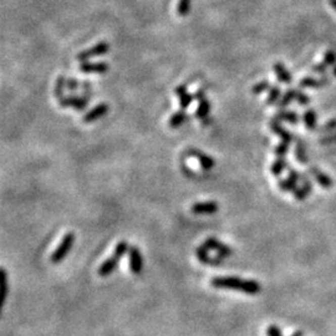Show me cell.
I'll use <instances>...</instances> for the list:
<instances>
[{"mask_svg": "<svg viewBox=\"0 0 336 336\" xmlns=\"http://www.w3.org/2000/svg\"><path fill=\"white\" fill-rule=\"evenodd\" d=\"M294 155L298 162L302 163V165H306V163L309 162L308 153H306V147L300 138H297V141H295Z\"/></svg>", "mask_w": 336, "mask_h": 336, "instance_id": "44dd1931", "label": "cell"}, {"mask_svg": "<svg viewBox=\"0 0 336 336\" xmlns=\"http://www.w3.org/2000/svg\"><path fill=\"white\" fill-rule=\"evenodd\" d=\"M297 93H298V90H295V88H289V90H286L285 93L281 96L280 100H279L278 104H276L278 109L284 110L285 107L289 106L293 101L297 100Z\"/></svg>", "mask_w": 336, "mask_h": 336, "instance_id": "7402d4cb", "label": "cell"}, {"mask_svg": "<svg viewBox=\"0 0 336 336\" xmlns=\"http://www.w3.org/2000/svg\"><path fill=\"white\" fill-rule=\"evenodd\" d=\"M286 167H287V162L285 157H276V160L271 163L270 172L273 176L279 177L284 171H285Z\"/></svg>", "mask_w": 336, "mask_h": 336, "instance_id": "cb8c5ba5", "label": "cell"}, {"mask_svg": "<svg viewBox=\"0 0 336 336\" xmlns=\"http://www.w3.org/2000/svg\"><path fill=\"white\" fill-rule=\"evenodd\" d=\"M269 127H270L271 132L275 133L278 137H280L281 141L287 142V143H290V145L294 142V139H295L294 134H293L292 132H289L287 130H285V128L281 126V123L279 122V121L273 120V118H271L270 123H269Z\"/></svg>", "mask_w": 336, "mask_h": 336, "instance_id": "8fae6325", "label": "cell"}, {"mask_svg": "<svg viewBox=\"0 0 336 336\" xmlns=\"http://www.w3.org/2000/svg\"><path fill=\"white\" fill-rule=\"evenodd\" d=\"M300 182H302V184L298 185L297 189L293 192V195H294V198L298 202H303L306 197H308V196L311 195V192H313V183L309 181V178H306L305 174L302 173V177H300Z\"/></svg>", "mask_w": 336, "mask_h": 336, "instance_id": "9c48e42d", "label": "cell"}, {"mask_svg": "<svg viewBox=\"0 0 336 336\" xmlns=\"http://www.w3.org/2000/svg\"><path fill=\"white\" fill-rule=\"evenodd\" d=\"M174 93H176L177 98H178V104H179V106H181L182 110L188 109V107L192 105V102L195 101V95H192V93L188 92L187 86L185 85L177 86L176 90H174Z\"/></svg>", "mask_w": 336, "mask_h": 336, "instance_id": "4fadbf2b", "label": "cell"}, {"mask_svg": "<svg viewBox=\"0 0 336 336\" xmlns=\"http://www.w3.org/2000/svg\"><path fill=\"white\" fill-rule=\"evenodd\" d=\"M65 87H66V77L61 75V76H59L58 79H56L55 87H54V95H55V98L58 99V100L64 98V90H65Z\"/></svg>", "mask_w": 336, "mask_h": 336, "instance_id": "83f0119b", "label": "cell"}, {"mask_svg": "<svg viewBox=\"0 0 336 336\" xmlns=\"http://www.w3.org/2000/svg\"><path fill=\"white\" fill-rule=\"evenodd\" d=\"M271 87L270 82L268 81V80H263V81H259L258 84H255L254 86L252 87V92L254 93V95H259V93H263L265 92V91H269V88Z\"/></svg>", "mask_w": 336, "mask_h": 336, "instance_id": "1f68e13d", "label": "cell"}, {"mask_svg": "<svg viewBox=\"0 0 336 336\" xmlns=\"http://www.w3.org/2000/svg\"><path fill=\"white\" fill-rule=\"evenodd\" d=\"M2 295H0V299H2V305L5 303V299H7L8 295V276H7V271H5L4 268H2Z\"/></svg>", "mask_w": 336, "mask_h": 336, "instance_id": "4dcf8cb0", "label": "cell"}, {"mask_svg": "<svg viewBox=\"0 0 336 336\" xmlns=\"http://www.w3.org/2000/svg\"><path fill=\"white\" fill-rule=\"evenodd\" d=\"M187 155L189 156V157L196 158V160L198 161V163L201 165V167L203 168L204 171H209V169L213 168L214 165H216L213 157L206 155V153L200 151V150H197V149H189L187 151Z\"/></svg>", "mask_w": 336, "mask_h": 336, "instance_id": "ba28073f", "label": "cell"}, {"mask_svg": "<svg viewBox=\"0 0 336 336\" xmlns=\"http://www.w3.org/2000/svg\"><path fill=\"white\" fill-rule=\"evenodd\" d=\"M309 173L311 174V176L314 177V179H315L318 183L321 185L322 188H331L332 187V179L331 177H329L327 174H325L324 172L321 171V169H319L318 167H314V166H311V167H309L308 169Z\"/></svg>", "mask_w": 336, "mask_h": 336, "instance_id": "9a60e30c", "label": "cell"}, {"mask_svg": "<svg viewBox=\"0 0 336 336\" xmlns=\"http://www.w3.org/2000/svg\"><path fill=\"white\" fill-rule=\"evenodd\" d=\"M298 183H299V182L295 181V179H293L292 177L287 176L285 179H280V181L278 182V185H279V189H280L281 192L289 193V192H294V190L297 189Z\"/></svg>", "mask_w": 336, "mask_h": 336, "instance_id": "484cf974", "label": "cell"}, {"mask_svg": "<svg viewBox=\"0 0 336 336\" xmlns=\"http://www.w3.org/2000/svg\"><path fill=\"white\" fill-rule=\"evenodd\" d=\"M88 100H90V99H88L87 96L69 95L60 99V100H59V105H60L61 107H74L77 111H82L88 105Z\"/></svg>", "mask_w": 336, "mask_h": 336, "instance_id": "8992f818", "label": "cell"}, {"mask_svg": "<svg viewBox=\"0 0 336 336\" xmlns=\"http://www.w3.org/2000/svg\"><path fill=\"white\" fill-rule=\"evenodd\" d=\"M267 336H283V334H281L280 329H279L278 326H275V325H270V326H268L267 329Z\"/></svg>", "mask_w": 336, "mask_h": 336, "instance_id": "f35d334b", "label": "cell"}, {"mask_svg": "<svg viewBox=\"0 0 336 336\" xmlns=\"http://www.w3.org/2000/svg\"><path fill=\"white\" fill-rule=\"evenodd\" d=\"M79 82H77L76 79H74V77H69V79H66V88L69 91H76L77 88H79Z\"/></svg>", "mask_w": 336, "mask_h": 336, "instance_id": "8d00e7d4", "label": "cell"}, {"mask_svg": "<svg viewBox=\"0 0 336 336\" xmlns=\"http://www.w3.org/2000/svg\"><path fill=\"white\" fill-rule=\"evenodd\" d=\"M188 120V115L184 110H179V111L174 112L168 120V126L171 128H178L181 127L183 123L187 122Z\"/></svg>", "mask_w": 336, "mask_h": 336, "instance_id": "ffe728a7", "label": "cell"}, {"mask_svg": "<svg viewBox=\"0 0 336 336\" xmlns=\"http://www.w3.org/2000/svg\"><path fill=\"white\" fill-rule=\"evenodd\" d=\"M320 143L324 145V146H329V145L336 143V132L329 133L327 136H324L320 139Z\"/></svg>", "mask_w": 336, "mask_h": 336, "instance_id": "d590c367", "label": "cell"}, {"mask_svg": "<svg viewBox=\"0 0 336 336\" xmlns=\"http://www.w3.org/2000/svg\"><path fill=\"white\" fill-rule=\"evenodd\" d=\"M218 203H216V202L213 201H208L195 203L192 206V208H190V211L195 214H214L218 212Z\"/></svg>", "mask_w": 336, "mask_h": 336, "instance_id": "7c38bea8", "label": "cell"}, {"mask_svg": "<svg viewBox=\"0 0 336 336\" xmlns=\"http://www.w3.org/2000/svg\"><path fill=\"white\" fill-rule=\"evenodd\" d=\"M334 131H336V118L329 120L326 123H324L321 127L318 128V132L321 133H329V132H334Z\"/></svg>", "mask_w": 336, "mask_h": 336, "instance_id": "836d02e7", "label": "cell"}, {"mask_svg": "<svg viewBox=\"0 0 336 336\" xmlns=\"http://www.w3.org/2000/svg\"><path fill=\"white\" fill-rule=\"evenodd\" d=\"M192 0H178L177 4V15L178 17H187L190 12Z\"/></svg>", "mask_w": 336, "mask_h": 336, "instance_id": "f1b7e54d", "label": "cell"}, {"mask_svg": "<svg viewBox=\"0 0 336 336\" xmlns=\"http://www.w3.org/2000/svg\"><path fill=\"white\" fill-rule=\"evenodd\" d=\"M299 105H308L309 102H310V98H309L308 95H305V93L302 92V91H298L297 93V100Z\"/></svg>", "mask_w": 336, "mask_h": 336, "instance_id": "74e56055", "label": "cell"}, {"mask_svg": "<svg viewBox=\"0 0 336 336\" xmlns=\"http://www.w3.org/2000/svg\"><path fill=\"white\" fill-rule=\"evenodd\" d=\"M204 246L209 249V251H214L217 253V255L222 258H228L233 254V249L230 247H228L227 244L222 243V242L218 241L214 236H208V238L204 241Z\"/></svg>", "mask_w": 336, "mask_h": 336, "instance_id": "5b68a950", "label": "cell"}, {"mask_svg": "<svg viewBox=\"0 0 336 336\" xmlns=\"http://www.w3.org/2000/svg\"><path fill=\"white\" fill-rule=\"evenodd\" d=\"M128 251H130V246H128L127 242L121 241V242H118V243L116 244V247H115L114 255L121 260L126 254H127Z\"/></svg>", "mask_w": 336, "mask_h": 336, "instance_id": "f546056e", "label": "cell"}, {"mask_svg": "<svg viewBox=\"0 0 336 336\" xmlns=\"http://www.w3.org/2000/svg\"><path fill=\"white\" fill-rule=\"evenodd\" d=\"M211 285L216 289L234 290L248 295H257L262 290V285L255 280L238 278V276H214L211 280Z\"/></svg>", "mask_w": 336, "mask_h": 336, "instance_id": "6da1fadb", "label": "cell"}, {"mask_svg": "<svg viewBox=\"0 0 336 336\" xmlns=\"http://www.w3.org/2000/svg\"><path fill=\"white\" fill-rule=\"evenodd\" d=\"M107 112H109V105L102 102V104L96 105V106L93 107V109H91L88 112H86L82 120H84L85 123H92L95 122V121L100 120L101 117H104Z\"/></svg>", "mask_w": 336, "mask_h": 336, "instance_id": "30bf717a", "label": "cell"}, {"mask_svg": "<svg viewBox=\"0 0 336 336\" xmlns=\"http://www.w3.org/2000/svg\"><path fill=\"white\" fill-rule=\"evenodd\" d=\"M196 257H197V259L200 260L202 264L212 265V267L220 265L223 263V259H224V258L219 257V255H217V257H212V255L209 254V249L207 248L204 244L196 248Z\"/></svg>", "mask_w": 336, "mask_h": 336, "instance_id": "52a82bcc", "label": "cell"}, {"mask_svg": "<svg viewBox=\"0 0 336 336\" xmlns=\"http://www.w3.org/2000/svg\"><path fill=\"white\" fill-rule=\"evenodd\" d=\"M281 98V88L280 86L274 85L269 88L268 91V98H267V105L269 106H273V105H276L280 100Z\"/></svg>", "mask_w": 336, "mask_h": 336, "instance_id": "d4e9b609", "label": "cell"}, {"mask_svg": "<svg viewBox=\"0 0 336 336\" xmlns=\"http://www.w3.org/2000/svg\"><path fill=\"white\" fill-rule=\"evenodd\" d=\"M303 121L305 123L306 128L314 130L316 127V114L314 110H306L303 115Z\"/></svg>", "mask_w": 336, "mask_h": 336, "instance_id": "4316f807", "label": "cell"}, {"mask_svg": "<svg viewBox=\"0 0 336 336\" xmlns=\"http://www.w3.org/2000/svg\"><path fill=\"white\" fill-rule=\"evenodd\" d=\"M211 107H212L211 102H209V100H207V99L200 101L198 102L197 110H196V114H195L196 117L201 121L208 118V115L211 114Z\"/></svg>", "mask_w": 336, "mask_h": 336, "instance_id": "603a6c76", "label": "cell"}, {"mask_svg": "<svg viewBox=\"0 0 336 336\" xmlns=\"http://www.w3.org/2000/svg\"><path fill=\"white\" fill-rule=\"evenodd\" d=\"M273 70H274V74H275L276 79L279 80L280 82H283V84H292L293 81V76L292 74L289 72V70L286 69L285 65L281 63H275L273 66Z\"/></svg>", "mask_w": 336, "mask_h": 336, "instance_id": "e0dca14e", "label": "cell"}, {"mask_svg": "<svg viewBox=\"0 0 336 336\" xmlns=\"http://www.w3.org/2000/svg\"><path fill=\"white\" fill-rule=\"evenodd\" d=\"M322 63L326 66H332L336 64V53L332 50H327L324 55V60Z\"/></svg>", "mask_w": 336, "mask_h": 336, "instance_id": "e575fe53", "label": "cell"}, {"mask_svg": "<svg viewBox=\"0 0 336 336\" xmlns=\"http://www.w3.org/2000/svg\"><path fill=\"white\" fill-rule=\"evenodd\" d=\"M74 243H75V234L74 233H66L65 235H64L63 241L60 242V244H59L58 247H56V249L54 251L53 254H51V262L54 263V264H59V263L63 262L64 259H65V257L67 254H69V252L71 251V248L74 247Z\"/></svg>", "mask_w": 336, "mask_h": 336, "instance_id": "7a4b0ae2", "label": "cell"}, {"mask_svg": "<svg viewBox=\"0 0 336 336\" xmlns=\"http://www.w3.org/2000/svg\"><path fill=\"white\" fill-rule=\"evenodd\" d=\"M326 69L327 66L325 65L324 63L321 64H316V65L313 66V72H315V74H321V75H325V72H326Z\"/></svg>", "mask_w": 336, "mask_h": 336, "instance_id": "ab89813d", "label": "cell"}, {"mask_svg": "<svg viewBox=\"0 0 336 336\" xmlns=\"http://www.w3.org/2000/svg\"><path fill=\"white\" fill-rule=\"evenodd\" d=\"M327 84V77L324 76L321 79H315V77H304L300 80L299 86L302 88H318L322 87Z\"/></svg>", "mask_w": 336, "mask_h": 336, "instance_id": "d6986e66", "label": "cell"}, {"mask_svg": "<svg viewBox=\"0 0 336 336\" xmlns=\"http://www.w3.org/2000/svg\"><path fill=\"white\" fill-rule=\"evenodd\" d=\"M128 267H130V270L132 271L134 275L141 274L142 269H143V257H142L141 251L136 246H130V251H128Z\"/></svg>", "mask_w": 336, "mask_h": 336, "instance_id": "277c9868", "label": "cell"}, {"mask_svg": "<svg viewBox=\"0 0 336 336\" xmlns=\"http://www.w3.org/2000/svg\"><path fill=\"white\" fill-rule=\"evenodd\" d=\"M332 72H334V75L336 76V66L334 67V70H332Z\"/></svg>", "mask_w": 336, "mask_h": 336, "instance_id": "7bdbcfd3", "label": "cell"}, {"mask_svg": "<svg viewBox=\"0 0 336 336\" xmlns=\"http://www.w3.org/2000/svg\"><path fill=\"white\" fill-rule=\"evenodd\" d=\"M118 263H120V259H118L117 257H115L114 254L111 255L110 258H107L106 260H105L104 263L100 265V268H99L98 273L100 276H109L111 275L112 273H114L115 270H116Z\"/></svg>", "mask_w": 336, "mask_h": 336, "instance_id": "2e32d148", "label": "cell"}, {"mask_svg": "<svg viewBox=\"0 0 336 336\" xmlns=\"http://www.w3.org/2000/svg\"><path fill=\"white\" fill-rule=\"evenodd\" d=\"M330 5H331L332 9L336 12V0H330Z\"/></svg>", "mask_w": 336, "mask_h": 336, "instance_id": "b9f144b4", "label": "cell"}, {"mask_svg": "<svg viewBox=\"0 0 336 336\" xmlns=\"http://www.w3.org/2000/svg\"><path fill=\"white\" fill-rule=\"evenodd\" d=\"M273 120L279 121V122H287L292 125H297L299 122V116L295 112L287 111V110H279L275 115H274Z\"/></svg>", "mask_w": 336, "mask_h": 336, "instance_id": "ac0fdd59", "label": "cell"}, {"mask_svg": "<svg viewBox=\"0 0 336 336\" xmlns=\"http://www.w3.org/2000/svg\"><path fill=\"white\" fill-rule=\"evenodd\" d=\"M289 149H290V143L280 141L278 145H276L275 150H274V153H275L276 157H285L286 153L289 152Z\"/></svg>", "mask_w": 336, "mask_h": 336, "instance_id": "d6a6232c", "label": "cell"}, {"mask_svg": "<svg viewBox=\"0 0 336 336\" xmlns=\"http://www.w3.org/2000/svg\"><path fill=\"white\" fill-rule=\"evenodd\" d=\"M204 99H206V92H204L203 88H200V90H197V92L195 93V100L200 102L202 100H204Z\"/></svg>", "mask_w": 336, "mask_h": 336, "instance_id": "60d3db41", "label": "cell"}, {"mask_svg": "<svg viewBox=\"0 0 336 336\" xmlns=\"http://www.w3.org/2000/svg\"><path fill=\"white\" fill-rule=\"evenodd\" d=\"M109 50H110L109 42L101 41V42H99V44H96L95 46L90 47V49H86L84 51H81L80 54H77L76 59L79 61H82V63H85V61H88L90 59H93V58H98V56L105 55V54L109 53Z\"/></svg>", "mask_w": 336, "mask_h": 336, "instance_id": "3957f363", "label": "cell"}, {"mask_svg": "<svg viewBox=\"0 0 336 336\" xmlns=\"http://www.w3.org/2000/svg\"><path fill=\"white\" fill-rule=\"evenodd\" d=\"M80 71L84 74H106L109 71V65L106 63H90L85 61L80 65Z\"/></svg>", "mask_w": 336, "mask_h": 336, "instance_id": "5bb4252c", "label": "cell"}]
</instances>
